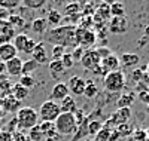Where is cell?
Returning <instances> with one entry per match:
<instances>
[{"mask_svg":"<svg viewBox=\"0 0 149 141\" xmlns=\"http://www.w3.org/2000/svg\"><path fill=\"white\" fill-rule=\"evenodd\" d=\"M43 39L54 46H63V48H76V25L66 24L58 25L51 30H46Z\"/></svg>","mask_w":149,"mask_h":141,"instance_id":"cell-1","label":"cell"},{"mask_svg":"<svg viewBox=\"0 0 149 141\" xmlns=\"http://www.w3.org/2000/svg\"><path fill=\"white\" fill-rule=\"evenodd\" d=\"M17 125H18V131H30L31 128H34L39 123V114L33 107H21L17 111Z\"/></svg>","mask_w":149,"mask_h":141,"instance_id":"cell-2","label":"cell"},{"mask_svg":"<svg viewBox=\"0 0 149 141\" xmlns=\"http://www.w3.org/2000/svg\"><path fill=\"white\" fill-rule=\"evenodd\" d=\"M55 131L61 137H73L78 131V125L74 122V118L72 113H61L54 122Z\"/></svg>","mask_w":149,"mask_h":141,"instance_id":"cell-3","label":"cell"},{"mask_svg":"<svg viewBox=\"0 0 149 141\" xmlns=\"http://www.w3.org/2000/svg\"><path fill=\"white\" fill-rule=\"evenodd\" d=\"M103 85L104 91H107L109 94H118L125 86V74L121 70L110 71L103 77Z\"/></svg>","mask_w":149,"mask_h":141,"instance_id":"cell-4","label":"cell"},{"mask_svg":"<svg viewBox=\"0 0 149 141\" xmlns=\"http://www.w3.org/2000/svg\"><path fill=\"white\" fill-rule=\"evenodd\" d=\"M37 114H39V119L42 122H51V123H54L57 120V118L61 114V110H60L58 102H55L52 100H48V101L42 102V106L39 107Z\"/></svg>","mask_w":149,"mask_h":141,"instance_id":"cell-5","label":"cell"},{"mask_svg":"<svg viewBox=\"0 0 149 141\" xmlns=\"http://www.w3.org/2000/svg\"><path fill=\"white\" fill-rule=\"evenodd\" d=\"M79 62L82 64V67L85 70H88V71L93 73L102 64V59H100V57L97 55L95 49H88V50H85V52H84V55H82Z\"/></svg>","mask_w":149,"mask_h":141,"instance_id":"cell-6","label":"cell"},{"mask_svg":"<svg viewBox=\"0 0 149 141\" xmlns=\"http://www.w3.org/2000/svg\"><path fill=\"white\" fill-rule=\"evenodd\" d=\"M130 118H131V110L130 109H116L110 114V118L107 120L110 123H113L115 126H119V125H124V123H128Z\"/></svg>","mask_w":149,"mask_h":141,"instance_id":"cell-7","label":"cell"},{"mask_svg":"<svg viewBox=\"0 0 149 141\" xmlns=\"http://www.w3.org/2000/svg\"><path fill=\"white\" fill-rule=\"evenodd\" d=\"M66 85H67V88H69V94H73V95H84L85 79H82L81 76H72Z\"/></svg>","mask_w":149,"mask_h":141,"instance_id":"cell-8","label":"cell"},{"mask_svg":"<svg viewBox=\"0 0 149 141\" xmlns=\"http://www.w3.org/2000/svg\"><path fill=\"white\" fill-rule=\"evenodd\" d=\"M95 42H97V33L93 30H85L78 40V46H81L84 50H88L95 45Z\"/></svg>","mask_w":149,"mask_h":141,"instance_id":"cell-9","label":"cell"},{"mask_svg":"<svg viewBox=\"0 0 149 141\" xmlns=\"http://www.w3.org/2000/svg\"><path fill=\"white\" fill-rule=\"evenodd\" d=\"M17 36L14 27L8 21H0V45L10 43V40Z\"/></svg>","mask_w":149,"mask_h":141,"instance_id":"cell-10","label":"cell"},{"mask_svg":"<svg viewBox=\"0 0 149 141\" xmlns=\"http://www.w3.org/2000/svg\"><path fill=\"white\" fill-rule=\"evenodd\" d=\"M22 107L21 101L15 100L12 95H8V97H3L0 100V109L6 113H14V111H18L19 109Z\"/></svg>","mask_w":149,"mask_h":141,"instance_id":"cell-11","label":"cell"},{"mask_svg":"<svg viewBox=\"0 0 149 141\" xmlns=\"http://www.w3.org/2000/svg\"><path fill=\"white\" fill-rule=\"evenodd\" d=\"M128 28V21L125 17H121V18H112L109 22V31L113 33V34H122L125 33Z\"/></svg>","mask_w":149,"mask_h":141,"instance_id":"cell-12","label":"cell"},{"mask_svg":"<svg viewBox=\"0 0 149 141\" xmlns=\"http://www.w3.org/2000/svg\"><path fill=\"white\" fill-rule=\"evenodd\" d=\"M94 140L95 141H118L119 135L116 132V128H110V126H104L103 125L102 131L94 137Z\"/></svg>","mask_w":149,"mask_h":141,"instance_id":"cell-13","label":"cell"},{"mask_svg":"<svg viewBox=\"0 0 149 141\" xmlns=\"http://www.w3.org/2000/svg\"><path fill=\"white\" fill-rule=\"evenodd\" d=\"M31 59L36 61L37 64H49L48 52H46V48H45V43L43 42H39V43L34 46V50H33V54H31Z\"/></svg>","mask_w":149,"mask_h":141,"instance_id":"cell-14","label":"cell"},{"mask_svg":"<svg viewBox=\"0 0 149 141\" xmlns=\"http://www.w3.org/2000/svg\"><path fill=\"white\" fill-rule=\"evenodd\" d=\"M6 66V74L8 76H14V77H17V76H21V71H22V59L19 57H15L9 59L8 62H5Z\"/></svg>","mask_w":149,"mask_h":141,"instance_id":"cell-15","label":"cell"},{"mask_svg":"<svg viewBox=\"0 0 149 141\" xmlns=\"http://www.w3.org/2000/svg\"><path fill=\"white\" fill-rule=\"evenodd\" d=\"M69 95V88H67V85L64 83V82H57L54 86H52V91H51V98H52V101H61V100H64L66 97Z\"/></svg>","mask_w":149,"mask_h":141,"instance_id":"cell-16","label":"cell"},{"mask_svg":"<svg viewBox=\"0 0 149 141\" xmlns=\"http://www.w3.org/2000/svg\"><path fill=\"white\" fill-rule=\"evenodd\" d=\"M15 57H18V50L12 45V42L0 45V61L2 62H8L9 59L15 58Z\"/></svg>","mask_w":149,"mask_h":141,"instance_id":"cell-17","label":"cell"},{"mask_svg":"<svg viewBox=\"0 0 149 141\" xmlns=\"http://www.w3.org/2000/svg\"><path fill=\"white\" fill-rule=\"evenodd\" d=\"M102 66H103L109 73H110V71H116V70H119V67H121V61H119L118 55H115L113 52H112L107 58L102 59Z\"/></svg>","mask_w":149,"mask_h":141,"instance_id":"cell-18","label":"cell"},{"mask_svg":"<svg viewBox=\"0 0 149 141\" xmlns=\"http://www.w3.org/2000/svg\"><path fill=\"white\" fill-rule=\"evenodd\" d=\"M136 100V92H124L116 100V109H130Z\"/></svg>","mask_w":149,"mask_h":141,"instance_id":"cell-19","label":"cell"},{"mask_svg":"<svg viewBox=\"0 0 149 141\" xmlns=\"http://www.w3.org/2000/svg\"><path fill=\"white\" fill-rule=\"evenodd\" d=\"M119 61H121V66H124L125 68H130V67H136V66L140 62V57H139L137 54L125 52V54L121 55Z\"/></svg>","mask_w":149,"mask_h":141,"instance_id":"cell-20","label":"cell"},{"mask_svg":"<svg viewBox=\"0 0 149 141\" xmlns=\"http://www.w3.org/2000/svg\"><path fill=\"white\" fill-rule=\"evenodd\" d=\"M58 106H60V110H61V113H74L78 110V107H76V102H74V100H73V97H70V95H67L64 100H61L60 102H58Z\"/></svg>","mask_w":149,"mask_h":141,"instance_id":"cell-21","label":"cell"},{"mask_svg":"<svg viewBox=\"0 0 149 141\" xmlns=\"http://www.w3.org/2000/svg\"><path fill=\"white\" fill-rule=\"evenodd\" d=\"M48 68H49V73H51V76L54 79H57V82H58V77L61 74L64 73V66H63V62H61L60 59H52V61H49V64H48Z\"/></svg>","mask_w":149,"mask_h":141,"instance_id":"cell-22","label":"cell"},{"mask_svg":"<svg viewBox=\"0 0 149 141\" xmlns=\"http://www.w3.org/2000/svg\"><path fill=\"white\" fill-rule=\"evenodd\" d=\"M10 95L14 97L15 100H18V101H22V100H26V98L30 95V91H29L27 88L21 86L19 83H14V85H12Z\"/></svg>","mask_w":149,"mask_h":141,"instance_id":"cell-23","label":"cell"},{"mask_svg":"<svg viewBox=\"0 0 149 141\" xmlns=\"http://www.w3.org/2000/svg\"><path fill=\"white\" fill-rule=\"evenodd\" d=\"M45 19H46L48 25L51 24V25H54V27H58V25L63 22V15H61V12L57 10V9H49Z\"/></svg>","mask_w":149,"mask_h":141,"instance_id":"cell-24","label":"cell"},{"mask_svg":"<svg viewBox=\"0 0 149 141\" xmlns=\"http://www.w3.org/2000/svg\"><path fill=\"white\" fill-rule=\"evenodd\" d=\"M98 95V88L95 85V82L93 79H88V80H85V89H84V97L86 98H95Z\"/></svg>","mask_w":149,"mask_h":141,"instance_id":"cell-25","label":"cell"},{"mask_svg":"<svg viewBox=\"0 0 149 141\" xmlns=\"http://www.w3.org/2000/svg\"><path fill=\"white\" fill-rule=\"evenodd\" d=\"M8 22L12 25V27H14V30L26 27V21H24L22 15L15 14V12H10V15H9V18H8Z\"/></svg>","mask_w":149,"mask_h":141,"instance_id":"cell-26","label":"cell"},{"mask_svg":"<svg viewBox=\"0 0 149 141\" xmlns=\"http://www.w3.org/2000/svg\"><path fill=\"white\" fill-rule=\"evenodd\" d=\"M27 42H29V36L26 33H18L14 37V43L12 45L15 46V49L18 50V52H24V48H26Z\"/></svg>","mask_w":149,"mask_h":141,"instance_id":"cell-27","label":"cell"},{"mask_svg":"<svg viewBox=\"0 0 149 141\" xmlns=\"http://www.w3.org/2000/svg\"><path fill=\"white\" fill-rule=\"evenodd\" d=\"M46 28H48V22H46L45 18H36V19H33V22H31V30H33L36 34H45Z\"/></svg>","mask_w":149,"mask_h":141,"instance_id":"cell-28","label":"cell"},{"mask_svg":"<svg viewBox=\"0 0 149 141\" xmlns=\"http://www.w3.org/2000/svg\"><path fill=\"white\" fill-rule=\"evenodd\" d=\"M125 14V6L121 2H113L110 3V17L112 18H121Z\"/></svg>","mask_w":149,"mask_h":141,"instance_id":"cell-29","label":"cell"},{"mask_svg":"<svg viewBox=\"0 0 149 141\" xmlns=\"http://www.w3.org/2000/svg\"><path fill=\"white\" fill-rule=\"evenodd\" d=\"M81 9H82V5L81 3H69L66 5L64 8V15L66 18H70V17H76V15H81Z\"/></svg>","mask_w":149,"mask_h":141,"instance_id":"cell-30","label":"cell"},{"mask_svg":"<svg viewBox=\"0 0 149 141\" xmlns=\"http://www.w3.org/2000/svg\"><path fill=\"white\" fill-rule=\"evenodd\" d=\"M90 118V116H88ZM103 128V122L98 120V119H91L90 118V122H88V135H97L98 132L102 131Z\"/></svg>","mask_w":149,"mask_h":141,"instance_id":"cell-31","label":"cell"},{"mask_svg":"<svg viewBox=\"0 0 149 141\" xmlns=\"http://www.w3.org/2000/svg\"><path fill=\"white\" fill-rule=\"evenodd\" d=\"M37 64L36 61H33V59H26L22 62V71H21V76H31V73L33 71H36V68H37Z\"/></svg>","mask_w":149,"mask_h":141,"instance_id":"cell-32","label":"cell"},{"mask_svg":"<svg viewBox=\"0 0 149 141\" xmlns=\"http://www.w3.org/2000/svg\"><path fill=\"white\" fill-rule=\"evenodd\" d=\"M46 3V0H22L21 6H24L26 9H40L43 8Z\"/></svg>","mask_w":149,"mask_h":141,"instance_id":"cell-33","label":"cell"},{"mask_svg":"<svg viewBox=\"0 0 149 141\" xmlns=\"http://www.w3.org/2000/svg\"><path fill=\"white\" fill-rule=\"evenodd\" d=\"M145 70H146V67H142V68H134V70L131 71L130 79H131V82H133L134 85H137V83H140V82L143 80V77H145Z\"/></svg>","mask_w":149,"mask_h":141,"instance_id":"cell-34","label":"cell"},{"mask_svg":"<svg viewBox=\"0 0 149 141\" xmlns=\"http://www.w3.org/2000/svg\"><path fill=\"white\" fill-rule=\"evenodd\" d=\"M19 6H21V2H18V0H0V8H3L9 12H14V9Z\"/></svg>","mask_w":149,"mask_h":141,"instance_id":"cell-35","label":"cell"},{"mask_svg":"<svg viewBox=\"0 0 149 141\" xmlns=\"http://www.w3.org/2000/svg\"><path fill=\"white\" fill-rule=\"evenodd\" d=\"M10 91H12L10 80L9 79H2V80H0V94H2V97L10 95Z\"/></svg>","mask_w":149,"mask_h":141,"instance_id":"cell-36","label":"cell"},{"mask_svg":"<svg viewBox=\"0 0 149 141\" xmlns=\"http://www.w3.org/2000/svg\"><path fill=\"white\" fill-rule=\"evenodd\" d=\"M18 83L21 86H24V88L30 89V88H33L36 85V79L33 77V76H19V82Z\"/></svg>","mask_w":149,"mask_h":141,"instance_id":"cell-37","label":"cell"},{"mask_svg":"<svg viewBox=\"0 0 149 141\" xmlns=\"http://www.w3.org/2000/svg\"><path fill=\"white\" fill-rule=\"evenodd\" d=\"M27 137L30 138V141H42L43 134H42L40 129H39V125H36L34 128H31V129L29 131V135H27Z\"/></svg>","mask_w":149,"mask_h":141,"instance_id":"cell-38","label":"cell"},{"mask_svg":"<svg viewBox=\"0 0 149 141\" xmlns=\"http://www.w3.org/2000/svg\"><path fill=\"white\" fill-rule=\"evenodd\" d=\"M116 132H118L119 138H121V137H130V135L133 134V128H131L128 123H124V125L116 126Z\"/></svg>","mask_w":149,"mask_h":141,"instance_id":"cell-39","label":"cell"},{"mask_svg":"<svg viewBox=\"0 0 149 141\" xmlns=\"http://www.w3.org/2000/svg\"><path fill=\"white\" fill-rule=\"evenodd\" d=\"M64 54H66V48H63V46H52V50H51L52 59H61Z\"/></svg>","mask_w":149,"mask_h":141,"instance_id":"cell-40","label":"cell"},{"mask_svg":"<svg viewBox=\"0 0 149 141\" xmlns=\"http://www.w3.org/2000/svg\"><path fill=\"white\" fill-rule=\"evenodd\" d=\"M37 125H39V129H40V132L43 134V137H45L48 132H51V131L55 129L54 123H51V122H39Z\"/></svg>","mask_w":149,"mask_h":141,"instance_id":"cell-41","label":"cell"},{"mask_svg":"<svg viewBox=\"0 0 149 141\" xmlns=\"http://www.w3.org/2000/svg\"><path fill=\"white\" fill-rule=\"evenodd\" d=\"M60 61L63 62L64 68H72V67H73V64H74V61H73V58H72L70 52H66V54L63 55V58H61Z\"/></svg>","mask_w":149,"mask_h":141,"instance_id":"cell-42","label":"cell"},{"mask_svg":"<svg viewBox=\"0 0 149 141\" xmlns=\"http://www.w3.org/2000/svg\"><path fill=\"white\" fill-rule=\"evenodd\" d=\"M95 52H97L98 57H100V59H104V58H107V57L112 54V50H110L109 48H106V46H100V48L95 49Z\"/></svg>","mask_w":149,"mask_h":141,"instance_id":"cell-43","label":"cell"},{"mask_svg":"<svg viewBox=\"0 0 149 141\" xmlns=\"http://www.w3.org/2000/svg\"><path fill=\"white\" fill-rule=\"evenodd\" d=\"M84 52L85 50L81 48V46H76L72 52H70V55H72V58H73V61H81V58H82V55H84Z\"/></svg>","mask_w":149,"mask_h":141,"instance_id":"cell-44","label":"cell"},{"mask_svg":"<svg viewBox=\"0 0 149 141\" xmlns=\"http://www.w3.org/2000/svg\"><path fill=\"white\" fill-rule=\"evenodd\" d=\"M37 45V42L34 39H31V37H29V42L26 45V48H24V54H27V55H31L33 54V50H34V46Z\"/></svg>","mask_w":149,"mask_h":141,"instance_id":"cell-45","label":"cell"},{"mask_svg":"<svg viewBox=\"0 0 149 141\" xmlns=\"http://www.w3.org/2000/svg\"><path fill=\"white\" fill-rule=\"evenodd\" d=\"M73 118H74V122H76V125L79 126V125L85 120V118H86V116H85V113H84L82 110H79V109H78L76 111L73 113Z\"/></svg>","mask_w":149,"mask_h":141,"instance_id":"cell-46","label":"cell"},{"mask_svg":"<svg viewBox=\"0 0 149 141\" xmlns=\"http://www.w3.org/2000/svg\"><path fill=\"white\" fill-rule=\"evenodd\" d=\"M45 140H46V141H61V135H58L57 131L54 129V131L48 132V134L45 135Z\"/></svg>","mask_w":149,"mask_h":141,"instance_id":"cell-47","label":"cell"},{"mask_svg":"<svg viewBox=\"0 0 149 141\" xmlns=\"http://www.w3.org/2000/svg\"><path fill=\"white\" fill-rule=\"evenodd\" d=\"M12 137H14V141H30V138H29L26 134L19 132V131L14 132V134H12Z\"/></svg>","mask_w":149,"mask_h":141,"instance_id":"cell-48","label":"cell"},{"mask_svg":"<svg viewBox=\"0 0 149 141\" xmlns=\"http://www.w3.org/2000/svg\"><path fill=\"white\" fill-rule=\"evenodd\" d=\"M137 95V98L143 102V104L149 106V91H143V92H139V94H136Z\"/></svg>","mask_w":149,"mask_h":141,"instance_id":"cell-49","label":"cell"},{"mask_svg":"<svg viewBox=\"0 0 149 141\" xmlns=\"http://www.w3.org/2000/svg\"><path fill=\"white\" fill-rule=\"evenodd\" d=\"M0 141H14V137H12L10 132L8 131H0Z\"/></svg>","mask_w":149,"mask_h":141,"instance_id":"cell-50","label":"cell"},{"mask_svg":"<svg viewBox=\"0 0 149 141\" xmlns=\"http://www.w3.org/2000/svg\"><path fill=\"white\" fill-rule=\"evenodd\" d=\"M93 73H94L95 76H100V77H104V76H106L109 71H107V70H106V68L102 66V64H100V66H98V67H97V68H95Z\"/></svg>","mask_w":149,"mask_h":141,"instance_id":"cell-51","label":"cell"},{"mask_svg":"<svg viewBox=\"0 0 149 141\" xmlns=\"http://www.w3.org/2000/svg\"><path fill=\"white\" fill-rule=\"evenodd\" d=\"M9 15H10L9 10H6V9H3V8H0V21H8Z\"/></svg>","mask_w":149,"mask_h":141,"instance_id":"cell-52","label":"cell"},{"mask_svg":"<svg viewBox=\"0 0 149 141\" xmlns=\"http://www.w3.org/2000/svg\"><path fill=\"white\" fill-rule=\"evenodd\" d=\"M143 37H145V39L149 42V24L146 25V27H145V30H143Z\"/></svg>","mask_w":149,"mask_h":141,"instance_id":"cell-53","label":"cell"},{"mask_svg":"<svg viewBox=\"0 0 149 141\" xmlns=\"http://www.w3.org/2000/svg\"><path fill=\"white\" fill-rule=\"evenodd\" d=\"M3 74H6V66H5V62H0V77Z\"/></svg>","mask_w":149,"mask_h":141,"instance_id":"cell-54","label":"cell"},{"mask_svg":"<svg viewBox=\"0 0 149 141\" xmlns=\"http://www.w3.org/2000/svg\"><path fill=\"white\" fill-rule=\"evenodd\" d=\"M146 43H148V40L145 39V37H143V36H142V39H140V40L137 42V45H139V46H145Z\"/></svg>","mask_w":149,"mask_h":141,"instance_id":"cell-55","label":"cell"},{"mask_svg":"<svg viewBox=\"0 0 149 141\" xmlns=\"http://www.w3.org/2000/svg\"><path fill=\"white\" fill-rule=\"evenodd\" d=\"M145 73H146V76H148V77H149V62L146 64V70H145Z\"/></svg>","mask_w":149,"mask_h":141,"instance_id":"cell-56","label":"cell"},{"mask_svg":"<svg viewBox=\"0 0 149 141\" xmlns=\"http://www.w3.org/2000/svg\"><path fill=\"white\" fill-rule=\"evenodd\" d=\"M146 141H149V129L146 131Z\"/></svg>","mask_w":149,"mask_h":141,"instance_id":"cell-57","label":"cell"},{"mask_svg":"<svg viewBox=\"0 0 149 141\" xmlns=\"http://www.w3.org/2000/svg\"><path fill=\"white\" fill-rule=\"evenodd\" d=\"M145 110H146V114L149 116V106H146V109H145Z\"/></svg>","mask_w":149,"mask_h":141,"instance_id":"cell-58","label":"cell"},{"mask_svg":"<svg viewBox=\"0 0 149 141\" xmlns=\"http://www.w3.org/2000/svg\"><path fill=\"white\" fill-rule=\"evenodd\" d=\"M84 141H95V140H84Z\"/></svg>","mask_w":149,"mask_h":141,"instance_id":"cell-59","label":"cell"},{"mask_svg":"<svg viewBox=\"0 0 149 141\" xmlns=\"http://www.w3.org/2000/svg\"><path fill=\"white\" fill-rule=\"evenodd\" d=\"M2 98H3V97H2V94H0V100H2Z\"/></svg>","mask_w":149,"mask_h":141,"instance_id":"cell-60","label":"cell"}]
</instances>
